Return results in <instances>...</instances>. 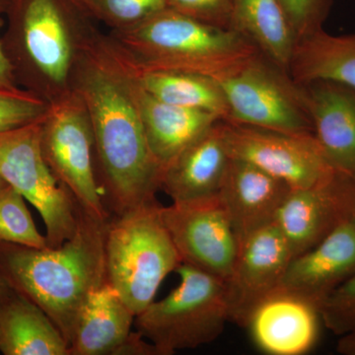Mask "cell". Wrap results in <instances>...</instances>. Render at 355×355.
Returning <instances> with one entry per match:
<instances>
[{"label":"cell","mask_w":355,"mask_h":355,"mask_svg":"<svg viewBox=\"0 0 355 355\" xmlns=\"http://www.w3.org/2000/svg\"><path fill=\"white\" fill-rule=\"evenodd\" d=\"M108 35L137 69L190 72L216 80L261 53L237 32L168 7L139 24Z\"/></svg>","instance_id":"4"},{"label":"cell","mask_w":355,"mask_h":355,"mask_svg":"<svg viewBox=\"0 0 355 355\" xmlns=\"http://www.w3.org/2000/svg\"><path fill=\"white\" fill-rule=\"evenodd\" d=\"M291 187L247 161L231 158L218 193L240 243L275 223Z\"/></svg>","instance_id":"15"},{"label":"cell","mask_w":355,"mask_h":355,"mask_svg":"<svg viewBox=\"0 0 355 355\" xmlns=\"http://www.w3.org/2000/svg\"><path fill=\"white\" fill-rule=\"evenodd\" d=\"M352 221L354 222V224L355 225V209H354V216H352Z\"/></svg>","instance_id":"35"},{"label":"cell","mask_w":355,"mask_h":355,"mask_svg":"<svg viewBox=\"0 0 355 355\" xmlns=\"http://www.w3.org/2000/svg\"><path fill=\"white\" fill-rule=\"evenodd\" d=\"M293 259L275 223L240 243L239 253L226 284L230 321L246 328L257 306L279 288Z\"/></svg>","instance_id":"13"},{"label":"cell","mask_w":355,"mask_h":355,"mask_svg":"<svg viewBox=\"0 0 355 355\" xmlns=\"http://www.w3.org/2000/svg\"><path fill=\"white\" fill-rule=\"evenodd\" d=\"M288 73L298 84L326 80L355 89V33L331 35L322 29L301 39Z\"/></svg>","instance_id":"23"},{"label":"cell","mask_w":355,"mask_h":355,"mask_svg":"<svg viewBox=\"0 0 355 355\" xmlns=\"http://www.w3.org/2000/svg\"><path fill=\"white\" fill-rule=\"evenodd\" d=\"M7 186H8V184H7L6 182L0 177V193H1Z\"/></svg>","instance_id":"34"},{"label":"cell","mask_w":355,"mask_h":355,"mask_svg":"<svg viewBox=\"0 0 355 355\" xmlns=\"http://www.w3.org/2000/svg\"><path fill=\"white\" fill-rule=\"evenodd\" d=\"M135 315L108 282L96 287L77 320L70 355H116L132 334Z\"/></svg>","instance_id":"20"},{"label":"cell","mask_w":355,"mask_h":355,"mask_svg":"<svg viewBox=\"0 0 355 355\" xmlns=\"http://www.w3.org/2000/svg\"><path fill=\"white\" fill-rule=\"evenodd\" d=\"M354 209L355 176L338 170L308 188L291 189L275 224L294 258L352 220Z\"/></svg>","instance_id":"12"},{"label":"cell","mask_w":355,"mask_h":355,"mask_svg":"<svg viewBox=\"0 0 355 355\" xmlns=\"http://www.w3.org/2000/svg\"><path fill=\"white\" fill-rule=\"evenodd\" d=\"M93 20L114 30L144 22L167 8V0H81Z\"/></svg>","instance_id":"26"},{"label":"cell","mask_w":355,"mask_h":355,"mask_svg":"<svg viewBox=\"0 0 355 355\" xmlns=\"http://www.w3.org/2000/svg\"><path fill=\"white\" fill-rule=\"evenodd\" d=\"M1 39L19 87L48 103L70 92L74 64L96 27L81 0H10Z\"/></svg>","instance_id":"3"},{"label":"cell","mask_w":355,"mask_h":355,"mask_svg":"<svg viewBox=\"0 0 355 355\" xmlns=\"http://www.w3.org/2000/svg\"><path fill=\"white\" fill-rule=\"evenodd\" d=\"M319 310L302 298L277 291L257 306L246 328L254 345L270 355H302L317 342Z\"/></svg>","instance_id":"17"},{"label":"cell","mask_w":355,"mask_h":355,"mask_svg":"<svg viewBox=\"0 0 355 355\" xmlns=\"http://www.w3.org/2000/svg\"><path fill=\"white\" fill-rule=\"evenodd\" d=\"M44 160L58 182L88 214L109 220L96 170L94 137L80 98L69 94L51 103L42 120Z\"/></svg>","instance_id":"9"},{"label":"cell","mask_w":355,"mask_h":355,"mask_svg":"<svg viewBox=\"0 0 355 355\" xmlns=\"http://www.w3.org/2000/svg\"><path fill=\"white\" fill-rule=\"evenodd\" d=\"M140 112L147 141L161 170L202 133L221 121L216 114L155 99L140 86Z\"/></svg>","instance_id":"21"},{"label":"cell","mask_w":355,"mask_h":355,"mask_svg":"<svg viewBox=\"0 0 355 355\" xmlns=\"http://www.w3.org/2000/svg\"><path fill=\"white\" fill-rule=\"evenodd\" d=\"M298 42L323 29L333 0H280Z\"/></svg>","instance_id":"29"},{"label":"cell","mask_w":355,"mask_h":355,"mask_svg":"<svg viewBox=\"0 0 355 355\" xmlns=\"http://www.w3.org/2000/svg\"><path fill=\"white\" fill-rule=\"evenodd\" d=\"M10 0H0V14L6 15L7 9H8Z\"/></svg>","instance_id":"33"},{"label":"cell","mask_w":355,"mask_h":355,"mask_svg":"<svg viewBox=\"0 0 355 355\" xmlns=\"http://www.w3.org/2000/svg\"><path fill=\"white\" fill-rule=\"evenodd\" d=\"M326 328L340 336L355 328V272L340 284L319 308Z\"/></svg>","instance_id":"28"},{"label":"cell","mask_w":355,"mask_h":355,"mask_svg":"<svg viewBox=\"0 0 355 355\" xmlns=\"http://www.w3.org/2000/svg\"><path fill=\"white\" fill-rule=\"evenodd\" d=\"M2 286H3V284H2Z\"/></svg>","instance_id":"37"},{"label":"cell","mask_w":355,"mask_h":355,"mask_svg":"<svg viewBox=\"0 0 355 355\" xmlns=\"http://www.w3.org/2000/svg\"><path fill=\"white\" fill-rule=\"evenodd\" d=\"M70 90L87 111L98 180L116 214L156 200L161 168L147 141L137 73L97 27L77 57Z\"/></svg>","instance_id":"1"},{"label":"cell","mask_w":355,"mask_h":355,"mask_svg":"<svg viewBox=\"0 0 355 355\" xmlns=\"http://www.w3.org/2000/svg\"><path fill=\"white\" fill-rule=\"evenodd\" d=\"M235 0H167L168 8L193 19L230 29Z\"/></svg>","instance_id":"30"},{"label":"cell","mask_w":355,"mask_h":355,"mask_svg":"<svg viewBox=\"0 0 355 355\" xmlns=\"http://www.w3.org/2000/svg\"><path fill=\"white\" fill-rule=\"evenodd\" d=\"M133 69L139 85L155 99L228 120L227 102L216 79L190 72Z\"/></svg>","instance_id":"24"},{"label":"cell","mask_w":355,"mask_h":355,"mask_svg":"<svg viewBox=\"0 0 355 355\" xmlns=\"http://www.w3.org/2000/svg\"><path fill=\"white\" fill-rule=\"evenodd\" d=\"M156 200L108 221L105 236L107 282L135 316L153 302L163 280L181 259Z\"/></svg>","instance_id":"5"},{"label":"cell","mask_w":355,"mask_h":355,"mask_svg":"<svg viewBox=\"0 0 355 355\" xmlns=\"http://www.w3.org/2000/svg\"><path fill=\"white\" fill-rule=\"evenodd\" d=\"M230 29L288 72L298 38L280 0H235Z\"/></svg>","instance_id":"22"},{"label":"cell","mask_w":355,"mask_h":355,"mask_svg":"<svg viewBox=\"0 0 355 355\" xmlns=\"http://www.w3.org/2000/svg\"><path fill=\"white\" fill-rule=\"evenodd\" d=\"M2 284H3V282H2L1 280H0V287L2 286Z\"/></svg>","instance_id":"36"},{"label":"cell","mask_w":355,"mask_h":355,"mask_svg":"<svg viewBox=\"0 0 355 355\" xmlns=\"http://www.w3.org/2000/svg\"><path fill=\"white\" fill-rule=\"evenodd\" d=\"M336 352L343 355H355V328L340 336Z\"/></svg>","instance_id":"32"},{"label":"cell","mask_w":355,"mask_h":355,"mask_svg":"<svg viewBox=\"0 0 355 355\" xmlns=\"http://www.w3.org/2000/svg\"><path fill=\"white\" fill-rule=\"evenodd\" d=\"M175 272L180 277L176 288L153 301L135 320L137 333L153 343L161 355L209 345L230 321L223 280L184 263Z\"/></svg>","instance_id":"6"},{"label":"cell","mask_w":355,"mask_h":355,"mask_svg":"<svg viewBox=\"0 0 355 355\" xmlns=\"http://www.w3.org/2000/svg\"><path fill=\"white\" fill-rule=\"evenodd\" d=\"M355 272V225L345 222L316 246L294 257L277 291L302 298L319 310Z\"/></svg>","instance_id":"14"},{"label":"cell","mask_w":355,"mask_h":355,"mask_svg":"<svg viewBox=\"0 0 355 355\" xmlns=\"http://www.w3.org/2000/svg\"><path fill=\"white\" fill-rule=\"evenodd\" d=\"M223 135L231 158L257 166L291 189L308 188L338 171L314 133L279 132L223 121Z\"/></svg>","instance_id":"10"},{"label":"cell","mask_w":355,"mask_h":355,"mask_svg":"<svg viewBox=\"0 0 355 355\" xmlns=\"http://www.w3.org/2000/svg\"><path fill=\"white\" fill-rule=\"evenodd\" d=\"M0 352L4 355H70L69 345L39 306L0 287Z\"/></svg>","instance_id":"19"},{"label":"cell","mask_w":355,"mask_h":355,"mask_svg":"<svg viewBox=\"0 0 355 355\" xmlns=\"http://www.w3.org/2000/svg\"><path fill=\"white\" fill-rule=\"evenodd\" d=\"M229 123L292 133L313 132L304 86L261 53L218 79Z\"/></svg>","instance_id":"7"},{"label":"cell","mask_w":355,"mask_h":355,"mask_svg":"<svg viewBox=\"0 0 355 355\" xmlns=\"http://www.w3.org/2000/svg\"><path fill=\"white\" fill-rule=\"evenodd\" d=\"M230 161L221 120L161 170L159 190L172 202L214 197L220 191Z\"/></svg>","instance_id":"16"},{"label":"cell","mask_w":355,"mask_h":355,"mask_svg":"<svg viewBox=\"0 0 355 355\" xmlns=\"http://www.w3.org/2000/svg\"><path fill=\"white\" fill-rule=\"evenodd\" d=\"M109 220H99L79 207L76 234L60 247L0 243V280L46 313L69 349L84 303L107 282L105 236Z\"/></svg>","instance_id":"2"},{"label":"cell","mask_w":355,"mask_h":355,"mask_svg":"<svg viewBox=\"0 0 355 355\" xmlns=\"http://www.w3.org/2000/svg\"><path fill=\"white\" fill-rule=\"evenodd\" d=\"M6 26V20L3 18V14H0V88H17L15 77H14L12 67L9 62L6 51H4L3 44H2V29Z\"/></svg>","instance_id":"31"},{"label":"cell","mask_w":355,"mask_h":355,"mask_svg":"<svg viewBox=\"0 0 355 355\" xmlns=\"http://www.w3.org/2000/svg\"><path fill=\"white\" fill-rule=\"evenodd\" d=\"M49 107L48 103L26 89L0 88V132L42 120Z\"/></svg>","instance_id":"27"},{"label":"cell","mask_w":355,"mask_h":355,"mask_svg":"<svg viewBox=\"0 0 355 355\" xmlns=\"http://www.w3.org/2000/svg\"><path fill=\"white\" fill-rule=\"evenodd\" d=\"M301 85L324 156L336 170L355 176V89L326 80Z\"/></svg>","instance_id":"18"},{"label":"cell","mask_w":355,"mask_h":355,"mask_svg":"<svg viewBox=\"0 0 355 355\" xmlns=\"http://www.w3.org/2000/svg\"><path fill=\"white\" fill-rule=\"evenodd\" d=\"M161 216L182 263L227 282L240 245L218 196L172 202Z\"/></svg>","instance_id":"11"},{"label":"cell","mask_w":355,"mask_h":355,"mask_svg":"<svg viewBox=\"0 0 355 355\" xmlns=\"http://www.w3.org/2000/svg\"><path fill=\"white\" fill-rule=\"evenodd\" d=\"M42 120L0 132V177L38 210L48 247L57 248L76 234L79 205L44 160Z\"/></svg>","instance_id":"8"},{"label":"cell","mask_w":355,"mask_h":355,"mask_svg":"<svg viewBox=\"0 0 355 355\" xmlns=\"http://www.w3.org/2000/svg\"><path fill=\"white\" fill-rule=\"evenodd\" d=\"M25 200L9 184L0 193V243L39 249L48 247L46 237L35 225Z\"/></svg>","instance_id":"25"}]
</instances>
